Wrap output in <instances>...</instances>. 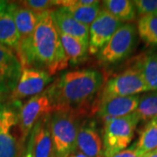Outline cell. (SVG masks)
<instances>
[{
	"instance_id": "cell-31",
	"label": "cell",
	"mask_w": 157,
	"mask_h": 157,
	"mask_svg": "<svg viewBox=\"0 0 157 157\" xmlns=\"http://www.w3.org/2000/svg\"><path fill=\"white\" fill-rule=\"evenodd\" d=\"M68 157H87L85 155H83V154H81V153H79V152H78L77 154H75V155H69Z\"/></svg>"
},
{
	"instance_id": "cell-30",
	"label": "cell",
	"mask_w": 157,
	"mask_h": 157,
	"mask_svg": "<svg viewBox=\"0 0 157 157\" xmlns=\"http://www.w3.org/2000/svg\"><path fill=\"white\" fill-rule=\"evenodd\" d=\"M142 157H157V148L148 152V153H146Z\"/></svg>"
},
{
	"instance_id": "cell-19",
	"label": "cell",
	"mask_w": 157,
	"mask_h": 157,
	"mask_svg": "<svg viewBox=\"0 0 157 157\" xmlns=\"http://www.w3.org/2000/svg\"><path fill=\"white\" fill-rule=\"evenodd\" d=\"M59 34L68 61L71 62L72 64H78L84 60L88 52V45L72 36L62 33L59 31Z\"/></svg>"
},
{
	"instance_id": "cell-9",
	"label": "cell",
	"mask_w": 157,
	"mask_h": 157,
	"mask_svg": "<svg viewBox=\"0 0 157 157\" xmlns=\"http://www.w3.org/2000/svg\"><path fill=\"white\" fill-rule=\"evenodd\" d=\"M121 25L122 23L117 18L102 9L89 26L88 52L90 54H98Z\"/></svg>"
},
{
	"instance_id": "cell-29",
	"label": "cell",
	"mask_w": 157,
	"mask_h": 157,
	"mask_svg": "<svg viewBox=\"0 0 157 157\" xmlns=\"http://www.w3.org/2000/svg\"><path fill=\"white\" fill-rule=\"evenodd\" d=\"M9 6V2L4 1V0H0V13L4 12L7 10Z\"/></svg>"
},
{
	"instance_id": "cell-17",
	"label": "cell",
	"mask_w": 157,
	"mask_h": 157,
	"mask_svg": "<svg viewBox=\"0 0 157 157\" xmlns=\"http://www.w3.org/2000/svg\"><path fill=\"white\" fill-rule=\"evenodd\" d=\"M0 44L16 52L19 45V34L11 12L0 13Z\"/></svg>"
},
{
	"instance_id": "cell-26",
	"label": "cell",
	"mask_w": 157,
	"mask_h": 157,
	"mask_svg": "<svg viewBox=\"0 0 157 157\" xmlns=\"http://www.w3.org/2000/svg\"><path fill=\"white\" fill-rule=\"evenodd\" d=\"M136 13L140 17L147 15L157 16V0H135L133 1Z\"/></svg>"
},
{
	"instance_id": "cell-14",
	"label": "cell",
	"mask_w": 157,
	"mask_h": 157,
	"mask_svg": "<svg viewBox=\"0 0 157 157\" xmlns=\"http://www.w3.org/2000/svg\"><path fill=\"white\" fill-rule=\"evenodd\" d=\"M76 149L87 157H105L103 140L93 123H84L78 128Z\"/></svg>"
},
{
	"instance_id": "cell-4",
	"label": "cell",
	"mask_w": 157,
	"mask_h": 157,
	"mask_svg": "<svg viewBox=\"0 0 157 157\" xmlns=\"http://www.w3.org/2000/svg\"><path fill=\"white\" fill-rule=\"evenodd\" d=\"M139 121L135 113L107 121L102 137L104 156L112 157L126 149L135 137L136 126Z\"/></svg>"
},
{
	"instance_id": "cell-5",
	"label": "cell",
	"mask_w": 157,
	"mask_h": 157,
	"mask_svg": "<svg viewBox=\"0 0 157 157\" xmlns=\"http://www.w3.org/2000/svg\"><path fill=\"white\" fill-rule=\"evenodd\" d=\"M137 29L131 23L122 24L98 53L99 60L106 65L124 59L134 51L137 43Z\"/></svg>"
},
{
	"instance_id": "cell-11",
	"label": "cell",
	"mask_w": 157,
	"mask_h": 157,
	"mask_svg": "<svg viewBox=\"0 0 157 157\" xmlns=\"http://www.w3.org/2000/svg\"><path fill=\"white\" fill-rule=\"evenodd\" d=\"M22 69L16 52L0 44V94L11 93L15 89Z\"/></svg>"
},
{
	"instance_id": "cell-23",
	"label": "cell",
	"mask_w": 157,
	"mask_h": 157,
	"mask_svg": "<svg viewBox=\"0 0 157 157\" xmlns=\"http://www.w3.org/2000/svg\"><path fill=\"white\" fill-rule=\"evenodd\" d=\"M136 29L140 38L147 45H157V16L140 17Z\"/></svg>"
},
{
	"instance_id": "cell-24",
	"label": "cell",
	"mask_w": 157,
	"mask_h": 157,
	"mask_svg": "<svg viewBox=\"0 0 157 157\" xmlns=\"http://www.w3.org/2000/svg\"><path fill=\"white\" fill-rule=\"evenodd\" d=\"M22 145L11 135V129H0V157H21Z\"/></svg>"
},
{
	"instance_id": "cell-18",
	"label": "cell",
	"mask_w": 157,
	"mask_h": 157,
	"mask_svg": "<svg viewBox=\"0 0 157 157\" xmlns=\"http://www.w3.org/2000/svg\"><path fill=\"white\" fill-rule=\"evenodd\" d=\"M101 6L121 23L131 22L136 17L134 2L130 0H105L101 3Z\"/></svg>"
},
{
	"instance_id": "cell-13",
	"label": "cell",
	"mask_w": 157,
	"mask_h": 157,
	"mask_svg": "<svg viewBox=\"0 0 157 157\" xmlns=\"http://www.w3.org/2000/svg\"><path fill=\"white\" fill-rule=\"evenodd\" d=\"M57 29L62 33L82 41L88 45L89 27L76 20L73 15L64 7L54 8L51 11Z\"/></svg>"
},
{
	"instance_id": "cell-3",
	"label": "cell",
	"mask_w": 157,
	"mask_h": 157,
	"mask_svg": "<svg viewBox=\"0 0 157 157\" xmlns=\"http://www.w3.org/2000/svg\"><path fill=\"white\" fill-rule=\"evenodd\" d=\"M78 126L75 112L55 110L50 115V131L56 157H68L76 150Z\"/></svg>"
},
{
	"instance_id": "cell-16",
	"label": "cell",
	"mask_w": 157,
	"mask_h": 157,
	"mask_svg": "<svg viewBox=\"0 0 157 157\" xmlns=\"http://www.w3.org/2000/svg\"><path fill=\"white\" fill-rule=\"evenodd\" d=\"M54 5L66 8L76 20L88 27L102 10L100 1L92 6H81L79 0H58L54 1Z\"/></svg>"
},
{
	"instance_id": "cell-21",
	"label": "cell",
	"mask_w": 157,
	"mask_h": 157,
	"mask_svg": "<svg viewBox=\"0 0 157 157\" xmlns=\"http://www.w3.org/2000/svg\"><path fill=\"white\" fill-rule=\"evenodd\" d=\"M139 121H149L157 117V92L140 95L137 108L134 112Z\"/></svg>"
},
{
	"instance_id": "cell-15",
	"label": "cell",
	"mask_w": 157,
	"mask_h": 157,
	"mask_svg": "<svg viewBox=\"0 0 157 157\" xmlns=\"http://www.w3.org/2000/svg\"><path fill=\"white\" fill-rule=\"evenodd\" d=\"M7 10L11 12L19 34V44L31 38L39 20L40 15L18 4L9 3Z\"/></svg>"
},
{
	"instance_id": "cell-20",
	"label": "cell",
	"mask_w": 157,
	"mask_h": 157,
	"mask_svg": "<svg viewBox=\"0 0 157 157\" xmlns=\"http://www.w3.org/2000/svg\"><path fill=\"white\" fill-rule=\"evenodd\" d=\"M148 92H157V53L144 56L137 62Z\"/></svg>"
},
{
	"instance_id": "cell-22",
	"label": "cell",
	"mask_w": 157,
	"mask_h": 157,
	"mask_svg": "<svg viewBox=\"0 0 157 157\" xmlns=\"http://www.w3.org/2000/svg\"><path fill=\"white\" fill-rule=\"evenodd\" d=\"M136 145L144 155L157 148V117L147 121L140 132Z\"/></svg>"
},
{
	"instance_id": "cell-1",
	"label": "cell",
	"mask_w": 157,
	"mask_h": 157,
	"mask_svg": "<svg viewBox=\"0 0 157 157\" xmlns=\"http://www.w3.org/2000/svg\"><path fill=\"white\" fill-rule=\"evenodd\" d=\"M51 11L40 15L31 38L18 45L17 55L22 68L39 69L52 76L67 67L69 61Z\"/></svg>"
},
{
	"instance_id": "cell-7",
	"label": "cell",
	"mask_w": 157,
	"mask_h": 157,
	"mask_svg": "<svg viewBox=\"0 0 157 157\" xmlns=\"http://www.w3.org/2000/svg\"><path fill=\"white\" fill-rule=\"evenodd\" d=\"M53 111L54 109L46 91L30 98L23 105L17 114V125L21 135L20 142L22 145L29 137L35 124L41 118L51 114Z\"/></svg>"
},
{
	"instance_id": "cell-10",
	"label": "cell",
	"mask_w": 157,
	"mask_h": 157,
	"mask_svg": "<svg viewBox=\"0 0 157 157\" xmlns=\"http://www.w3.org/2000/svg\"><path fill=\"white\" fill-rule=\"evenodd\" d=\"M52 81V76L45 71L34 68H23L17 86L11 93L15 101L40 94Z\"/></svg>"
},
{
	"instance_id": "cell-12",
	"label": "cell",
	"mask_w": 157,
	"mask_h": 157,
	"mask_svg": "<svg viewBox=\"0 0 157 157\" xmlns=\"http://www.w3.org/2000/svg\"><path fill=\"white\" fill-rule=\"evenodd\" d=\"M140 101V95L113 97L100 101L99 116L105 121L111 119L124 117L135 112Z\"/></svg>"
},
{
	"instance_id": "cell-25",
	"label": "cell",
	"mask_w": 157,
	"mask_h": 157,
	"mask_svg": "<svg viewBox=\"0 0 157 157\" xmlns=\"http://www.w3.org/2000/svg\"><path fill=\"white\" fill-rule=\"evenodd\" d=\"M18 5L39 15L45 11H52L55 6L54 1L52 0H25L18 2Z\"/></svg>"
},
{
	"instance_id": "cell-28",
	"label": "cell",
	"mask_w": 157,
	"mask_h": 157,
	"mask_svg": "<svg viewBox=\"0 0 157 157\" xmlns=\"http://www.w3.org/2000/svg\"><path fill=\"white\" fill-rule=\"evenodd\" d=\"M144 155L143 153L140 151V149L137 147L136 142L129 147H127L122 151L115 154L112 157H142Z\"/></svg>"
},
{
	"instance_id": "cell-27",
	"label": "cell",
	"mask_w": 157,
	"mask_h": 157,
	"mask_svg": "<svg viewBox=\"0 0 157 157\" xmlns=\"http://www.w3.org/2000/svg\"><path fill=\"white\" fill-rule=\"evenodd\" d=\"M17 124V115L11 109L0 106V129L9 128Z\"/></svg>"
},
{
	"instance_id": "cell-8",
	"label": "cell",
	"mask_w": 157,
	"mask_h": 157,
	"mask_svg": "<svg viewBox=\"0 0 157 157\" xmlns=\"http://www.w3.org/2000/svg\"><path fill=\"white\" fill-rule=\"evenodd\" d=\"M50 115L41 118L33 128L25 157H56L50 131Z\"/></svg>"
},
{
	"instance_id": "cell-6",
	"label": "cell",
	"mask_w": 157,
	"mask_h": 157,
	"mask_svg": "<svg viewBox=\"0 0 157 157\" xmlns=\"http://www.w3.org/2000/svg\"><path fill=\"white\" fill-rule=\"evenodd\" d=\"M146 92L148 91L142 78L140 67L138 64H136L107 80L104 85L101 101L113 97L139 95Z\"/></svg>"
},
{
	"instance_id": "cell-2",
	"label": "cell",
	"mask_w": 157,
	"mask_h": 157,
	"mask_svg": "<svg viewBox=\"0 0 157 157\" xmlns=\"http://www.w3.org/2000/svg\"><path fill=\"white\" fill-rule=\"evenodd\" d=\"M104 83V76L99 71L75 70L61 74L45 91L54 111L74 112V108L87 104Z\"/></svg>"
}]
</instances>
